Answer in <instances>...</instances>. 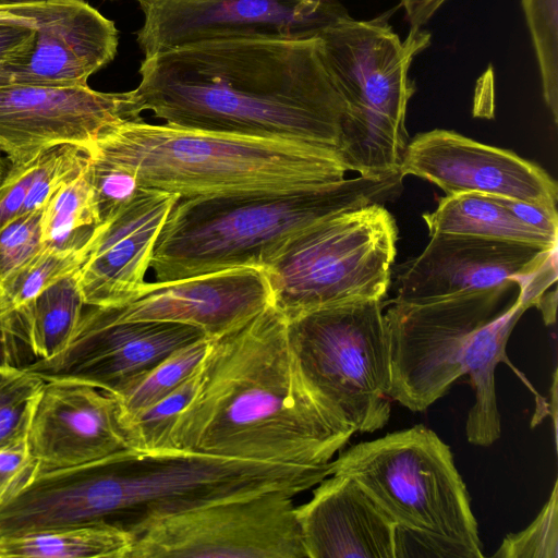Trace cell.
<instances>
[{
  "instance_id": "cell-6",
  "label": "cell",
  "mask_w": 558,
  "mask_h": 558,
  "mask_svg": "<svg viewBox=\"0 0 558 558\" xmlns=\"http://www.w3.org/2000/svg\"><path fill=\"white\" fill-rule=\"evenodd\" d=\"M424 556L482 558L466 486L448 445L424 425L356 444L332 460Z\"/></svg>"
},
{
  "instance_id": "cell-36",
  "label": "cell",
  "mask_w": 558,
  "mask_h": 558,
  "mask_svg": "<svg viewBox=\"0 0 558 558\" xmlns=\"http://www.w3.org/2000/svg\"><path fill=\"white\" fill-rule=\"evenodd\" d=\"M37 463L31 457L27 439L0 448V496L8 500L36 474Z\"/></svg>"
},
{
  "instance_id": "cell-3",
  "label": "cell",
  "mask_w": 558,
  "mask_h": 558,
  "mask_svg": "<svg viewBox=\"0 0 558 558\" xmlns=\"http://www.w3.org/2000/svg\"><path fill=\"white\" fill-rule=\"evenodd\" d=\"M88 155L131 172L141 187L180 197L293 192L348 172L333 147L142 119L107 129Z\"/></svg>"
},
{
  "instance_id": "cell-23",
  "label": "cell",
  "mask_w": 558,
  "mask_h": 558,
  "mask_svg": "<svg viewBox=\"0 0 558 558\" xmlns=\"http://www.w3.org/2000/svg\"><path fill=\"white\" fill-rule=\"evenodd\" d=\"M428 233H453L556 247L557 239L535 230L512 215L495 197L477 193L446 195L423 215Z\"/></svg>"
},
{
  "instance_id": "cell-40",
  "label": "cell",
  "mask_w": 558,
  "mask_h": 558,
  "mask_svg": "<svg viewBox=\"0 0 558 558\" xmlns=\"http://www.w3.org/2000/svg\"><path fill=\"white\" fill-rule=\"evenodd\" d=\"M448 0H400L411 28H422Z\"/></svg>"
},
{
  "instance_id": "cell-35",
  "label": "cell",
  "mask_w": 558,
  "mask_h": 558,
  "mask_svg": "<svg viewBox=\"0 0 558 558\" xmlns=\"http://www.w3.org/2000/svg\"><path fill=\"white\" fill-rule=\"evenodd\" d=\"M39 156L27 162L11 165L0 181V228L22 214Z\"/></svg>"
},
{
  "instance_id": "cell-28",
  "label": "cell",
  "mask_w": 558,
  "mask_h": 558,
  "mask_svg": "<svg viewBox=\"0 0 558 558\" xmlns=\"http://www.w3.org/2000/svg\"><path fill=\"white\" fill-rule=\"evenodd\" d=\"M199 366L168 396L121 421L132 449L141 451L167 450L169 434L179 414L195 393Z\"/></svg>"
},
{
  "instance_id": "cell-10",
  "label": "cell",
  "mask_w": 558,
  "mask_h": 558,
  "mask_svg": "<svg viewBox=\"0 0 558 558\" xmlns=\"http://www.w3.org/2000/svg\"><path fill=\"white\" fill-rule=\"evenodd\" d=\"M294 496L268 490L155 520L126 558H307Z\"/></svg>"
},
{
  "instance_id": "cell-39",
  "label": "cell",
  "mask_w": 558,
  "mask_h": 558,
  "mask_svg": "<svg viewBox=\"0 0 558 558\" xmlns=\"http://www.w3.org/2000/svg\"><path fill=\"white\" fill-rule=\"evenodd\" d=\"M57 0H0V21H16L36 28L39 13Z\"/></svg>"
},
{
  "instance_id": "cell-19",
  "label": "cell",
  "mask_w": 558,
  "mask_h": 558,
  "mask_svg": "<svg viewBox=\"0 0 558 558\" xmlns=\"http://www.w3.org/2000/svg\"><path fill=\"white\" fill-rule=\"evenodd\" d=\"M118 45L113 21L84 0H59L39 15L34 49L26 61L9 65L13 83L86 86L92 74L114 59Z\"/></svg>"
},
{
  "instance_id": "cell-18",
  "label": "cell",
  "mask_w": 558,
  "mask_h": 558,
  "mask_svg": "<svg viewBox=\"0 0 558 558\" xmlns=\"http://www.w3.org/2000/svg\"><path fill=\"white\" fill-rule=\"evenodd\" d=\"M179 198L173 192L140 187L100 223L76 272L85 305L118 306L140 294L160 231Z\"/></svg>"
},
{
  "instance_id": "cell-15",
  "label": "cell",
  "mask_w": 558,
  "mask_h": 558,
  "mask_svg": "<svg viewBox=\"0 0 558 558\" xmlns=\"http://www.w3.org/2000/svg\"><path fill=\"white\" fill-rule=\"evenodd\" d=\"M399 173L427 180L446 195L477 193L549 208H556L558 199L556 181L536 163L449 130L411 138Z\"/></svg>"
},
{
  "instance_id": "cell-4",
  "label": "cell",
  "mask_w": 558,
  "mask_h": 558,
  "mask_svg": "<svg viewBox=\"0 0 558 558\" xmlns=\"http://www.w3.org/2000/svg\"><path fill=\"white\" fill-rule=\"evenodd\" d=\"M400 173L282 192L180 197L150 266L158 282L233 268L266 269L304 232L347 210L392 199Z\"/></svg>"
},
{
  "instance_id": "cell-42",
  "label": "cell",
  "mask_w": 558,
  "mask_h": 558,
  "mask_svg": "<svg viewBox=\"0 0 558 558\" xmlns=\"http://www.w3.org/2000/svg\"><path fill=\"white\" fill-rule=\"evenodd\" d=\"M9 170V165L0 153V181L3 179Z\"/></svg>"
},
{
  "instance_id": "cell-43",
  "label": "cell",
  "mask_w": 558,
  "mask_h": 558,
  "mask_svg": "<svg viewBox=\"0 0 558 558\" xmlns=\"http://www.w3.org/2000/svg\"><path fill=\"white\" fill-rule=\"evenodd\" d=\"M5 501V498L0 496V505Z\"/></svg>"
},
{
  "instance_id": "cell-14",
  "label": "cell",
  "mask_w": 558,
  "mask_h": 558,
  "mask_svg": "<svg viewBox=\"0 0 558 558\" xmlns=\"http://www.w3.org/2000/svg\"><path fill=\"white\" fill-rule=\"evenodd\" d=\"M424 251L397 278L404 304H426L525 280L557 262V246L434 233Z\"/></svg>"
},
{
  "instance_id": "cell-7",
  "label": "cell",
  "mask_w": 558,
  "mask_h": 558,
  "mask_svg": "<svg viewBox=\"0 0 558 558\" xmlns=\"http://www.w3.org/2000/svg\"><path fill=\"white\" fill-rule=\"evenodd\" d=\"M398 228L384 204L337 214L314 226L265 270L272 304L287 320L387 293Z\"/></svg>"
},
{
  "instance_id": "cell-37",
  "label": "cell",
  "mask_w": 558,
  "mask_h": 558,
  "mask_svg": "<svg viewBox=\"0 0 558 558\" xmlns=\"http://www.w3.org/2000/svg\"><path fill=\"white\" fill-rule=\"evenodd\" d=\"M36 28L16 21H0V64L17 65L34 49Z\"/></svg>"
},
{
  "instance_id": "cell-16",
  "label": "cell",
  "mask_w": 558,
  "mask_h": 558,
  "mask_svg": "<svg viewBox=\"0 0 558 558\" xmlns=\"http://www.w3.org/2000/svg\"><path fill=\"white\" fill-rule=\"evenodd\" d=\"M272 304L264 269L244 267L202 276L145 282L140 294L118 306H94L117 322H168L202 329L217 338Z\"/></svg>"
},
{
  "instance_id": "cell-8",
  "label": "cell",
  "mask_w": 558,
  "mask_h": 558,
  "mask_svg": "<svg viewBox=\"0 0 558 558\" xmlns=\"http://www.w3.org/2000/svg\"><path fill=\"white\" fill-rule=\"evenodd\" d=\"M288 322L293 352L332 416L353 433L390 417V350L380 300L316 310Z\"/></svg>"
},
{
  "instance_id": "cell-27",
  "label": "cell",
  "mask_w": 558,
  "mask_h": 558,
  "mask_svg": "<svg viewBox=\"0 0 558 558\" xmlns=\"http://www.w3.org/2000/svg\"><path fill=\"white\" fill-rule=\"evenodd\" d=\"M87 250L88 245L82 250L45 246L0 295V315L24 306L57 281L76 274L86 259Z\"/></svg>"
},
{
  "instance_id": "cell-13",
  "label": "cell",
  "mask_w": 558,
  "mask_h": 558,
  "mask_svg": "<svg viewBox=\"0 0 558 558\" xmlns=\"http://www.w3.org/2000/svg\"><path fill=\"white\" fill-rule=\"evenodd\" d=\"M137 119L133 90L12 83L0 87V151L19 165L59 145L88 150L107 129Z\"/></svg>"
},
{
  "instance_id": "cell-34",
  "label": "cell",
  "mask_w": 558,
  "mask_h": 558,
  "mask_svg": "<svg viewBox=\"0 0 558 558\" xmlns=\"http://www.w3.org/2000/svg\"><path fill=\"white\" fill-rule=\"evenodd\" d=\"M88 174L100 223L129 204L141 187L131 172L90 156Z\"/></svg>"
},
{
  "instance_id": "cell-11",
  "label": "cell",
  "mask_w": 558,
  "mask_h": 558,
  "mask_svg": "<svg viewBox=\"0 0 558 558\" xmlns=\"http://www.w3.org/2000/svg\"><path fill=\"white\" fill-rule=\"evenodd\" d=\"M144 58L225 38H308L349 16L338 0H135Z\"/></svg>"
},
{
  "instance_id": "cell-25",
  "label": "cell",
  "mask_w": 558,
  "mask_h": 558,
  "mask_svg": "<svg viewBox=\"0 0 558 558\" xmlns=\"http://www.w3.org/2000/svg\"><path fill=\"white\" fill-rule=\"evenodd\" d=\"M99 226L87 165L44 208V244L57 250H82L89 244Z\"/></svg>"
},
{
  "instance_id": "cell-38",
  "label": "cell",
  "mask_w": 558,
  "mask_h": 558,
  "mask_svg": "<svg viewBox=\"0 0 558 558\" xmlns=\"http://www.w3.org/2000/svg\"><path fill=\"white\" fill-rule=\"evenodd\" d=\"M495 197L501 205L510 210L514 217L526 226L538 230L548 236L557 239V208H549L539 204L507 197Z\"/></svg>"
},
{
  "instance_id": "cell-32",
  "label": "cell",
  "mask_w": 558,
  "mask_h": 558,
  "mask_svg": "<svg viewBox=\"0 0 558 558\" xmlns=\"http://www.w3.org/2000/svg\"><path fill=\"white\" fill-rule=\"evenodd\" d=\"M43 211L20 215L0 228V295L44 251Z\"/></svg>"
},
{
  "instance_id": "cell-33",
  "label": "cell",
  "mask_w": 558,
  "mask_h": 558,
  "mask_svg": "<svg viewBox=\"0 0 558 558\" xmlns=\"http://www.w3.org/2000/svg\"><path fill=\"white\" fill-rule=\"evenodd\" d=\"M557 481L548 501L523 531L507 535L493 555L499 558H557Z\"/></svg>"
},
{
  "instance_id": "cell-2",
  "label": "cell",
  "mask_w": 558,
  "mask_h": 558,
  "mask_svg": "<svg viewBox=\"0 0 558 558\" xmlns=\"http://www.w3.org/2000/svg\"><path fill=\"white\" fill-rule=\"evenodd\" d=\"M353 434L308 384L288 322L270 304L210 339L195 393L179 414L167 450L323 466Z\"/></svg>"
},
{
  "instance_id": "cell-17",
  "label": "cell",
  "mask_w": 558,
  "mask_h": 558,
  "mask_svg": "<svg viewBox=\"0 0 558 558\" xmlns=\"http://www.w3.org/2000/svg\"><path fill=\"white\" fill-rule=\"evenodd\" d=\"M37 472L65 469L132 449L114 396L73 380H46L27 434Z\"/></svg>"
},
{
  "instance_id": "cell-31",
  "label": "cell",
  "mask_w": 558,
  "mask_h": 558,
  "mask_svg": "<svg viewBox=\"0 0 558 558\" xmlns=\"http://www.w3.org/2000/svg\"><path fill=\"white\" fill-rule=\"evenodd\" d=\"M88 150L75 145H59L43 151L22 214L44 209L51 198L87 167Z\"/></svg>"
},
{
  "instance_id": "cell-20",
  "label": "cell",
  "mask_w": 558,
  "mask_h": 558,
  "mask_svg": "<svg viewBox=\"0 0 558 558\" xmlns=\"http://www.w3.org/2000/svg\"><path fill=\"white\" fill-rule=\"evenodd\" d=\"M295 513L307 558H396L397 526L350 476L324 478Z\"/></svg>"
},
{
  "instance_id": "cell-22",
  "label": "cell",
  "mask_w": 558,
  "mask_h": 558,
  "mask_svg": "<svg viewBox=\"0 0 558 558\" xmlns=\"http://www.w3.org/2000/svg\"><path fill=\"white\" fill-rule=\"evenodd\" d=\"M533 303L521 300L508 311L483 326L474 336L465 354V375H469L475 391V402L470 409L465 435L469 442L489 446L500 436V415L495 390V368L502 361L508 363L526 386L538 395L522 374L507 359L508 338L521 315Z\"/></svg>"
},
{
  "instance_id": "cell-21",
  "label": "cell",
  "mask_w": 558,
  "mask_h": 558,
  "mask_svg": "<svg viewBox=\"0 0 558 558\" xmlns=\"http://www.w3.org/2000/svg\"><path fill=\"white\" fill-rule=\"evenodd\" d=\"M84 305L74 274L57 281L24 306L2 314L1 330L20 367L59 354L68 344Z\"/></svg>"
},
{
  "instance_id": "cell-24",
  "label": "cell",
  "mask_w": 558,
  "mask_h": 558,
  "mask_svg": "<svg viewBox=\"0 0 558 558\" xmlns=\"http://www.w3.org/2000/svg\"><path fill=\"white\" fill-rule=\"evenodd\" d=\"M133 536L106 524L0 536V558H126Z\"/></svg>"
},
{
  "instance_id": "cell-29",
  "label": "cell",
  "mask_w": 558,
  "mask_h": 558,
  "mask_svg": "<svg viewBox=\"0 0 558 558\" xmlns=\"http://www.w3.org/2000/svg\"><path fill=\"white\" fill-rule=\"evenodd\" d=\"M45 381L24 368L0 365V448L27 439Z\"/></svg>"
},
{
  "instance_id": "cell-12",
  "label": "cell",
  "mask_w": 558,
  "mask_h": 558,
  "mask_svg": "<svg viewBox=\"0 0 558 558\" xmlns=\"http://www.w3.org/2000/svg\"><path fill=\"white\" fill-rule=\"evenodd\" d=\"M204 337L202 329L191 325L110 320L88 306L59 354L24 369L45 380L84 383L117 396L169 354Z\"/></svg>"
},
{
  "instance_id": "cell-30",
  "label": "cell",
  "mask_w": 558,
  "mask_h": 558,
  "mask_svg": "<svg viewBox=\"0 0 558 558\" xmlns=\"http://www.w3.org/2000/svg\"><path fill=\"white\" fill-rule=\"evenodd\" d=\"M539 69L543 97L558 121V0H521Z\"/></svg>"
},
{
  "instance_id": "cell-5",
  "label": "cell",
  "mask_w": 558,
  "mask_h": 558,
  "mask_svg": "<svg viewBox=\"0 0 558 558\" xmlns=\"http://www.w3.org/2000/svg\"><path fill=\"white\" fill-rule=\"evenodd\" d=\"M317 36L345 107L337 146L344 166L367 178L399 173L409 143L405 113L415 92L409 71L430 34L410 28L401 39L384 15H349Z\"/></svg>"
},
{
  "instance_id": "cell-1",
  "label": "cell",
  "mask_w": 558,
  "mask_h": 558,
  "mask_svg": "<svg viewBox=\"0 0 558 558\" xmlns=\"http://www.w3.org/2000/svg\"><path fill=\"white\" fill-rule=\"evenodd\" d=\"M138 73L140 116L337 149L345 107L318 36L196 43L144 58Z\"/></svg>"
},
{
  "instance_id": "cell-41",
  "label": "cell",
  "mask_w": 558,
  "mask_h": 558,
  "mask_svg": "<svg viewBox=\"0 0 558 558\" xmlns=\"http://www.w3.org/2000/svg\"><path fill=\"white\" fill-rule=\"evenodd\" d=\"M13 83V73L9 65L0 64V87Z\"/></svg>"
},
{
  "instance_id": "cell-9",
  "label": "cell",
  "mask_w": 558,
  "mask_h": 558,
  "mask_svg": "<svg viewBox=\"0 0 558 558\" xmlns=\"http://www.w3.org/2000/svg\"><path fill=\"white\" fill-rule=\"evenodd\" d=\"M549 280L545 269L522 281L426 304L392 301L384 314L389 350V398L411 411L426 410L465 375L476 332L521 300L538 305Z\"/></svg>"
},
{
  "instance_id": "cell-26",
  "label": "cell",
  "mask_w": 558,
  "mask_h": 558,
  "mask_svg": "<svg viewBox=\"0 0 558 558\" xmlns=\"http://www.w3.org/2000/svg\"><path fill=\"white\" fill-rule=\"evenodd\" d=\"M209 341L204 337L175 350L129 389L114 396L120 422L158 402L185 381L202 363Z\"/></svg>"
}]
</instances>
